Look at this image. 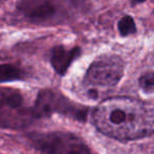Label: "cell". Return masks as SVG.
Returning <instances> with one entry per match:
<instances>
[{
	"label": "cell",
	"mask_w": 154,
	"mask_h": 154,
	"mask_svg": "<svg viewBox=\"0 0 154 154\" xmlns=\"http://www.w3.org/2000/svg\"><path fill=\"white\" fill-rule=\"evenodd\" d=\"M91 119L97 131L120 142L154 134V105L134 97L105 100L94 108Z\"/></svg>",
	"instance_id": "obj_1"
},
{
	"label": "cell",
	"mask_w": 154,
	"mask_h": 154,
	"mask_svg": "<svg viewBox=\"0 0 154 154\" xmlns=\"http://www.w3.org/2000/svg\"><path fill=\"white\" fill-rule=\"evenodd\" d=\"M35 119L49 116L53 113H59L79 122H86L89 108L70 101L61 92L56 90L44 89L39 92L32 108Z\"/></svg>",
	"instance_id": "obj_2"
},
{
	"label": "cell",
	"mask_w": 154,
	"mask_h": 154,
	"mask_svg": "<svg viewBox=\"0 0 154 154\" xmlns=\"http://www.w3.org/2000/svg\"><path fill=\"white\" fill-rule=\"evenodd\" d=\"M29 138L43 154H92L83 138L70 132H35Z\"/></svg>",
	"instance_id": "obj_3"
},
{
	"label": "cell",
	"mask_w": 154,
	"mask_h": 154,
	"mask_svg": "<svg viewBox=\"0 0 154 154\" xmlns=\"http://www.w3.org/2000/svg\"><path fill=\"white\" fill-rule=\"evenodd\" d=\"M125 63L119 56H101L86 71L84 83L92 87H114L122 80Z\"/></svg>",
	"instance_id": "obj_4"
},
{
	"label": "cell",
	"mask_w": 154,
	"mask_h": 154,
	"mask_svg": "<svg viewBox=\"0 0 154 154\" xmlns=\"http://www.w3.org/2000/svg\"><path fill=\"white\" fill-rule=\"evenodd\" d=\"M35 120L32 108L23 107V97L15 89L0 88V128L18 129Z\"/></svg>",
	"instance_id": "obj_5"
},
{
	"label": "cell",
	"mask_w": 154,
	"mask_h": 154,
	"mask_svg": "<svg viewBox=\"0 0 154 154\" xmlns=\"http://www.w3.org/2000/svg\"><path fill=\"white\" fill-rule=\"evenodd\" d=\"M17 8L34 22L51 21L58 12L53 0H20Z\"/></svg>",
	"instance_id": "obj_6"
},
{
	"label": "cell",
	"mask_w": 154,
	"mask_h": 154,
	"mask_svg": "<svg viewBox=\"0 0 154 154\" xmlns=\"http://www.w3.org/2000/svg\"><path fill=\"white\" fill-rule=\"evenodd\" d=\"M81 48L73 47L67 49L65 46H55L51 53V64L59 75H65L73 61L81 56Z\"/></svg>",
	"instance_id": "obj_7"
},
{
	"label": "cell",
	"mask_w": 154,
	"mask_h": 154,
	"mask_svg": "<svg viewBox=\"0 0 154 154\" xmlns=\"http://www.w3.org/2000/svg\"><path fill=\"white\" fill-rule=\"evenodd\" d=\"M24 72L19 67L12 64H0V83L22 80Z\"/></svg>",
	"instance_id": "obj_8"
},
{
	"label": "cell",
	"mask_w": 154,
	"mask_h": 154,
	"mask_svg": "<svg viewBox=\"0 0 154 154\" xmlns=\"http://www.w3.org/2000/svg\"><path fill=\"white\" fill-rule=\"evenodd\" d=\"M118 29L121 36L126 37L129 35L135 34L136 32V25L134 22V19L129 15L122 17L118 22Z\"/></svg>",
	"instance_id": "obj_9"
},
{
	"label": "cell",
	"mask_w": 154,
	"mask_h": 154,
	"mask_svg": "<svg viewBox=\"0 0 154 154\" xmlns=\"http://www.w3.org/2000/svg\"><path fill=\"white\" fill-rule=\"evenodd\" d=\"M138 85L146 93L154 92V71H147L138 78Z\"/></svg>",
	"instance_id": "obj_10"
},
{
	"label": "cell",
	"mask_w": 154,
	"mask_h": 154,
	"mask_svg": "<svg viewBox=\"0 0 154 154\" xmlns=\"http://www.w3.org/2000/svg\"><path fill=\"white\" fill-rule=\"evenodd\" d=\"M88 95H89L90 99L92 100H97V97H99V92L95 88H91V89L88 90Z\"/></svg>",
	"instance_id": "obj_11"
},
{
	"label": "cell",
	"mask_w": 154,
	"mask_h": 154,
	"mask_svg": "<svg viewBox=\"0 0 154 154\" xmlns=\"http://www.w3.org/2000/svg\"><path fill=\"white\" fill-rule=\"evenodd\" d=\"M146 0H130V2H131L133 5H135V4H138V3H143V2H145Z\"/></svg>",
	"instance_id": "obj_12"
}]
</instances>
